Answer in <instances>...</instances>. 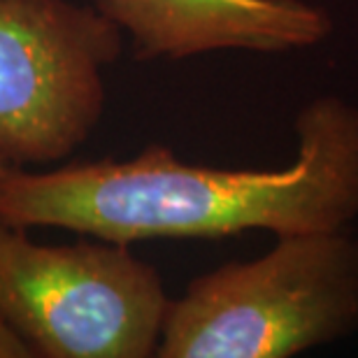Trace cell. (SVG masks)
I'll use <instances>...</instances> for the list:
<instances>
[{
  "label": "cell",
  "instance_id": "obj_2",
  "mask_svg": "<svg viewBox=\"0 0 358 358\" xmlns=\"http://www.w3.org/2000/svg\"><path fill=\"white\" fill-rule=\"evenodd\" d=\"M356 331L358 238L349 228L286 233L170 298L156 358H291Z\"/></svg>",
  "mask_w": 358,
  "mask_h": 358
},
{
  "label": "cell",
  "instance_id": "obj_5",
  "mask_svg": "<svg viewBox=\"0 0 358 358\" xmlns=\"http://www.w3.org/2000/svg\"><path fill=\"white\" fill-rule=\"evenodd\" d=\"M131 38L138 61L214 52L289 54L331 38L333 17L310 0H87Z\"/></svg>",
  "mask_w": 358,
  "mask_h": 358
},
{
  "label": "cell",
  "instance_id": "obj_4",
  "mask_svg": "<svg viewBox=\"0 0 358 358\" xmlns=\"http://www.w3.org/2000/svg\"><path fill=\"white\" fill-rule=\"evenodd\" d=\"M124 33L93 5L0 0V161L59 166L105 112V70Z\"/></svg>",
  "mask_w": 358,
  "mask_h": 358
},
{
  "label": "cell",
  "instance_id": "obj_6",
  "mask_svg": "<svg viewBox=\"0 0 358 358\" xmlns=\"http://www.w3.org/2000/svg\"><path fill=\"white\" fill-rule=\"evenodd\" d=\"M0 358H35L31 347L14 333V328L0 317Z\"/></svg>",
  "mask_w": 358,
  "mask_h": 358
},
{
  "label": "cell",
  "instance_id": "obj_3",
  "mask_svg": "<svg viewBox=\"0 0 358 358\" xmlns=\"http://www.w3.org/2000/svg\"><path fill=\"white\" fill-rule=\"evenodd\" d=\"M170 296L131 245H42L0 219V317L38 358H152Z\"/></svg>",
  "mask_w": 358,
  "mask_h": 358
},
{
  "label": "cell",
  "instance_id": "obj_7",
  "mask_svg": "<svg viewBox=\"0 0 358 358\" xmlns=\"http://www.w3.org/2000/svg\"><path fill=\"white\" fill-rule=\"evenodd\" d=\"M7 168H10V166H7V163H3V161H0V175H3Z\"/></svg>",
  "mask_w": 358,
  "mask_h": 358
},
{
  "label": "cell",
  "instance_id": "obj_1",
  "mask_svg": "<svg viewBox=\"0 0 358 358\" xmlns=\"http://www.w3.org/2000/svg\"><path fill=\"white\" fill-rule=\"evenodd\" d=\"M296 159L275 170L214 168L147 145L126 161L0 175V219L135 245L340 231L358 221V105L328 93L296 114Z\"/></svg>",
  "mask_w": 358,
  "mask_h": 358
}]
</instances>
